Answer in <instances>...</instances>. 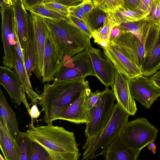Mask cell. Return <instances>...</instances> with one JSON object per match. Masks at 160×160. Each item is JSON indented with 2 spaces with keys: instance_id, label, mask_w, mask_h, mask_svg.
Returning a JSON list of instances; mask_svg holds the SVG:
<instances>
[{
  "instance_id": "obj_1",
  "label": "cell",
  "mask_w": 160,
  "mask_h": 160,
  "mask_svg": "<svg viewBox=\"0 0 160 160\" xmlns=\"http://www.w3.org/2000/svg\"><path fill=\"white\" fill-rule=\"evenodd\" d=\"M89 88L84 78L53 81L52 84L44 85L43 91L38 102L44 112L43 120L52 124L55 118L78 99L85 89Z\"/></svg>"
},
{
  "instance_id": "obj_2",
  "label": "cell",
  "mask_w": 160,
  "mask_h": 160,
  "mask_svg": "<svg viewBox=\"0 0 160 160\" xmlns=\"http://www.w3.org/2000/svg\"><path fill=\"white\" fill-rule=\"evenodd\" d=\"M32 141L43 147L52 160H78L80 155L74 133L52 124L29 128Z\"/></svg>"
},
{
  "instance_id": "obj_3",
  "label": "cell",
  "mask_w": 160,
  "mask_h": 160,
  "mask_svg": "<svg viewBox=\"0 0 160 160\" xmlns=\"http://www.w3.org/2000/svg\"><path fill=\"white\" fill-rule=\"evenodd\" d=\"M41 17L48 32L60 62L66 57H72L86 50L91 44V38L68 18L57 20Z\"/></svg>"
},
{
  "instance_id": "obj_4",
  "label": "cell",
  "mask_w": 160,
  "mask_h": 160,
  "mask_svg": "<svg viewBox=\"0 0 160 160\" xmlns=\"http://www.w3.org/2000/svg\"><path fill=\"white\" fill-rule=\"evenodd\" d=\"M116 99L112 91L107 88L89 110L85 132L87 139L83 149L85 150L95 141L106 127L112 114Z\"/></svg>"
},
{
  "instance_id": "obj_5",
  "label": "cell",
  "mask_w": 160,
  "mask_h": 160,
  "mask_svg": "<svg viewBox=\"0 0 160 160\" xmlns=\"http://www.w3.org/2000/svg\"><path fill=\"white\" fill-rule=\"evenodd\" d=\"M119 104H115L112 114L105 128L98 138L85 150L82 160H89L94 158L95 152L98 149L101 152L98 155L105 156L109 144L119 136L125 126L128 122L130 116Z\"/></svg>"
},
{
  "instance_id": "obj_6",
  "label": "cell",
  "mask_w": 160,
  "mask_h": 160,
  "mask_svg": "<svg viewBox=\"0 0 160 160\" xmlns=\"http://www.w3.org/2000/svg\"><path fill=\"white\" fill-rule=\"evenodd\" d=\"M14 0H1V37L4 52L3 66L12 69L14 67V52L17 35L13 8Z\"/></svg>"
},
{
  "instance_id": "obj_7",
  "label": "cell",
  "mask_w": 160,
  "mask_h": 160,
  "mask_svg": "<svg viewBox=\"0 0 160 160\" xmlns=\"http://www.w3.org/2000/svg\"><path fill=\"white\" fill-rule=\"evenodd\" d=\"M158 130L147 119L138 118L128 122L120 134L122 141L129 147L141 150L154 142Z\"/></svg>"
},
{
  "instance_id": "obj_8",
  "label": "cell",
  "mask_w": 160,
  "mask_h": 160,
  "mask_svg": "<svg viewBox=\"0 0 160 160\" xmlns=\"http://www.w3.org/2000/svg\"><path fill=\"white\" fill-rule=\"evenodd\" d=\"M61 66L54 81H62L95 76L88 51L84 50L72 57H66L61 62Z\"/></svg>"
},
{
  "instance_id": "obj_9",
  "label": "cell",
  "mask_w": 160,
  "mask_h": 160,
  "mask_svg": "<svg viewBox=\"0 0 160 160\" xmlns=\"http://www.w3.org/2000/svg\"><path fill=\"white\" fill-rule=\"evenodd\" d=\"M129 88L133 98L147 109L160 97V88L150 77L140 75L130 78Z\"/></svg>"
},
{
  "instance_id": "obj_10",
  "label": "cell",
  "mask_w": 160,
  "mask_h": 160,
  "mask_svg": "<svg viewBox=\"0 0 160 160\" xmlns=\"http://www.w3.org/2000/svg\"><path fill=\"white\" fill-rule=\"evenodd\" d=\"M111 43L140 71L144 49L142 43L136 36L129 31L121 32Z\"/></svg>"
},
{
  "instance_id": "obj_11",
  "label": "cell",
  "mask_w": 160,
  "mask_h": 160,
  "mask_svg": "<svg viewBox=\"0 0 160 160\" xmlns=\"http://www.w3.org/2000/svg\"><path fill=\"white\" fill-rule=\"evenodd\" d=\"M92 61L95 76L107 88L113 87L116 69L108 58L100 49L90 45L86 49Z\"/></svg>"
},
{
  "instance_id": "obj_12",
  "label": "cell",
  "mask_w": 160,
  "mask_h": 160,
  "mask_svg": "<svg viewBox=\"0 0 160 160\" xmlns=\"http://www.w3.org/2000/svg\"><path fill=\"white\" fill-rule=\"evenodd\" d=\"M0 84L5 89L12 102L19 106L22 102L29 112L30 108L25 96V90L14 70L0 66Z\"/></svg>"
},
{
  "instance_id": "obj_13",
  "label": "cell",
  "mask_w": 160,
  "mask_h": 160,
  "mask_svg": "<svg viewBox=\"0 0 160 160\" xmlns=\"http://www.w3.org/2000/svg\"><path fill=\"white\" fill-rule=\"evenodd\" d=\"M91 92L90 88L85 89L78 99L57 116L55 120H65L77 124L86 123L89 111L87 100Z\"/></svg>"
},
{
  "instance_id": "obj_14",
  "label": "cell",
  "mask_w": 160,
  "mask_h": 160,
  "mask_svg": "<svg viewBox=\"0 0 160 160\" xmlns=\"http://www.w3.org/2000/svg\"><path fill=\"white\" fill-rule=\"evenodd\" d=\"M130 78L116 70L112 90L117 103L130 115H134L137 109L130 89Z\"/></svg>"
},
{
  "instance_id": "obj_15",
  "label": "cell",
  "mask_w": 160,
  "mask_h": 160,
  "mask_svg": "<svg viewBox=\"0 0 160 160\" xmlns=\"http://www.w3.org/2000/svg\"><path fill=\"white\" fill-rule=\"evenodd\" d=\"M46 26V25H45ZM43 68L40 79L43 82L54 81L61 66L47 29Z\"/></svg>"
},
{
  "instance_id": "obj_16",
  "label": "cell",
  "mask_w": 160,
  "mask_h": 160,
  "mask_svg": "<svg viewBox=\"0 0 160 160\" xmlns=\"http://www.w3.org/2000/svg\"><path fill=\"white\" fill-rule=\"evenodd\" d=\"M13 6L17 36L25 62L27 57V36L30 15L27 12L22 0H14Z\"/></svg>"
},
{
  "instance_id": "obj_17",
  "label": "cell",
  "mask_w": 160,
  "mask_h": 160,
  "mask_svg": "<svg viewBox=\"0 0 160 160\" xmlns=\"http://www.w3.org/2000/svg\"><path fill=\"white\" fill-rule=\"evenodd\" d=\"M102 48L118 71L130 79L141 75L138 67L111 43L109 42L107 47Z\"/></svg>"
},
{
  "instance_id": "obj_18",
  "label": "cell",
  "mask_w": 160,
  "mask_h": 160,
  "mask_svg": "<svg viewBox=\"0 0 160 160\" xmlns=\"http://www.w3.org/2000/svg\"><path fill=\"white\" fill-rule=\"evenodd\" d=\"M30 15L33 26L36 51V69L34 73L40 79L43 65L46 28L41 17L32 13Z\"/></svg>"
},
{
  "instance_id": "obj_19",
  "label": "cell",
  "mask_w": 160,
  "mask_h": 160,
  "mask_svg": "<svg viewBox=\"0 0 160 160\" xmlns=\"http://www.w3.org/2000/svg\"><path fill=\"white\" fill-rule=\"evenodd\" d=\"M141 151L128 146L120 135L108 147L105 156L106 160H137Z\"/></svg>"
},
{
  "instance_id": "obj_20",
  "label": "cell",
  "mask_w": 160,
  "mask_h": 160,
  "mask_svg": "<svg viewBox=\"0 0 160 160\" xmlns=\"http://www.w3.org/2000/svg\"><path fill=\"white\" fill-rule=\"evenodd\" d=\"M160 69V29L154 42L143 57L140 71L141 75L149 77Z\"/></svg>"
},
{
  "instance_id": "obj_21",
  "label": "cell",
  "mask_w": 160,
  "mask_h": 160,
  "mask_svg": "<svg viewBox=\"0 0 160 160\" xmlns=\"http://www.w3.org/2000/svg\"><path fill=\"white\" fill-rule=\"evenodd\" d=\"M0 146L6 160H19L18 147L16 141L1 119Z\"/></svg>"
},
{
  "instance_id": "obj_22",
  "label": "cell",
  "mask_w": 160,
  "mask_h": 160,
  "mask_svg": "<svg viewBox=\"0 0 160 160\" xmlns=\"http://www.w3.org/2000/svg\"><path fill=\"white\" fill-rule=\"evenodd\" d=\"M0 119L15 139L20 132L15 113L9 105L2 89L0 88Z\"/></svg>"
},
{
  "instance_id": "obj_23",
  "label": "cell",
  "mask_w": 160,
  "mask_h": 160,
  "mask_svg": "<svg viewBox=\"0 0 160 160\" xmlns=\"http://www.w3.org/2000/svg\"><path fill=\"white\" fill-rule=\"evenodd\" d=\"M14 57V70L19 77L28 99L31 101L30 105L37 104L40 99V96L33 89L30 79L26 72L23 63L18 56L16 49L15 51Z\"/></svg>"
},
{
  "instance_id": "obj_24",
  "label": "cell",
  "mask_w": 160,
  "mask_h": 160,
  "mask_svg": "<svg viewBox=\"0 0 160 160\" xmlns=\"http://www.w3.org/2000/svg\"><path fill=\"white\" fill-rule=\"evenodd\" d=\"M27 57L25 62V71L30 79L32 72L36 69V51L32 19H30L27 36Z\"/></svg>"
},
{
  "instance_id": "obj_25",
  "label": "cell",
  "mask_w": 160,
  "mask_h": 160,
  "mask_svg": "<svg viewBox=\"0 0 160 160\" xmlns=\"http://www.w3.org/2000/svg\"><path fill=\"white\" fill-rule=\"evenodd\" d=\"M22 2L25 9L30 13L54 20H63L68 18L46 8L42 4V0H23Z\"/></svg>"
},
{
  "instance_id": "obj_26",
  "label": "cell",
  "mask_w": 160,
  "mask_h": 160,
  "mask_svg": "<svg viewBox=\"0 0 160 160\" xmlns=\"http://www.w3.org/2000/svg\"><path fill=\"white\" fill-rule=\"evenodd\" d=\"M107 15V13L95 7L85 14L84 22L92 33L103 26Z\"/></svg>"
},
{
  "instance_id": "obj_27",
  "label": "cell",
  "mask_w": 160,
  "mask_h": 160,
  "mask_svg": "<svg viewBox=\"0 0 160 160\" xmlns=\"http://www.w3.org/2000/svg\"><path fill=\"white\" fill-rule=\"evenodd\" d=\"M111 13L117 26L123 23L133 22L140 21L146 16V12L140 10L122 11L119 9Z\"/></svg>"
},
{
  "instance_id": "obj_28",
  "label": "cell",
  "mask_w": 160,
  "mask_h": 160,
  "mask_svg": "<svg viewBox=\"0 0 160 160\" xmlns=\"http://www.w3.org/2000/svg\"><path fill=\"white\" fill-rule=\"evenodd\" d=\"M107 13L103 26L92 33L94 42L98 44L101 42L109 43L111 31L114 26H117L111 13Z\"/></svg>"
},
{
  "instance_id": "obj_29",
  "label": "cell",
  "mask_w": 160,
  "mask_h": 160,
  "mask_svg": "<svg viewBox=\"0 0 160 160\" xmlns=\"http://www.w3.org/2000/svg\"><path fill=\"white\" fill-rule=\"evenodd\" d=\"M15 140L18 147L19 160H31V140L28 133L20 131Z\"/></svg>"
},
{
  "instance_id": "obj_30",
  "label": "cell",
  "mask_w": 160,
  "mask_h": 160,
  "mask_svg": "<svg viewBox=\"0 0 160 160\" xmlns=\"http://www.w3.org/2000/svg\"><path fill=\"white\" fill-rule=\"evenodd\" d=\"M95 7H98L106 12H113L122 7L123 0H94Z\"/></svg>"
},
{
  "instance_id": "obj_31",
  "label": "cell",
  "mask_w": 160,
  "mask_h": 160,
  "mask_svg": "<svg viewBox=\"0 0 160 160\" xmlns=\"http://www.w3.org/2000/svg\"><path fill=\"white\" fill-rule=\"evenodd\" d=\"M145 18L160 27V0H153Z\"/></svg>"
},
{
  "instance_id": "obj_32",
  "label": "cell",
  "mask_w": 160,
  "mask_h": 160,
  "mask_svg": "<svg viewBox=\"0 0 160 160\" xmlns=\"http://www.w3.org/2000/svg\"><path fill=\"white\" fill-rule=\"evenodd\" d=\"M50 159L48 153L43 147L31 141V160H48Z\"/></svg>"
},
{
  "instance_id": "obj_33",
  "label": "cell",
  "mask_w": 160,
  "mask_h": 160,
  "mask_svg": "<svg viewBox=\"0 0 160 160\" xmlns=\"http://www.w3.org/2000/svg\"><path fill=\"white\" fill-rule=\"evenodd\" d=\"M42 4L47 9L68 17V7L58 2L56 0H42Z\"/></svg>"
},
{
  "instance_id": "obj_34",
  "label": "cell",
  "mask_w": 160,
  "mask_h": 160,
  "mask_svg": "<svg viewBox=\"0 0 160 160\" xmlns=\"http://www.w3.org/2000/svg\"><path fill=\"white\" fill-rule=\"evenodd\" d=\"M68 18L77 26L80 28L86 34L92 37V33L83 21L74 16L68 15Z\"/></svg>"
},
{
  "instance_id": "obj_35",
  "label": "cell",
  "mask_w": 160,
  "mask_h": 160,
  "mask_svg": "<svg viewBox=\"0 0 160 160\" xmlns=\"http://www.w3.org/2000/svg\"><path fill=\"white\" fill-rule=\"evenodd\" d=\"M140 0H123L122 7L119 8L121 10L129 11L139 10Z\"/></svg>"
},
{
  "instance_id": "obj_36",
  "label": "cell",
  "mask_w": 160,
  "mask_h": 160,
  "mask_svg": "<svg viewBox=\"0 0 160 160\" xmlns=\"http://www.w3.org/2000/svg\"><path fill=\"white\" fill-rule=\"evenodd\" d=\"M80 5L68 8V15L74 16L84 21L86 14L82 9Z\"/></svg>"
},
{
  "instance_id": "obj_37",
  "label": "cell",
  "mask_w": 160,
  "mask_h": 160,
  "mask_svg": "<svg viewBox=\"0 0 160 160\" xmlns=\"http://www.w3.org/2000/svg\"><path fill=\"white\" fill-rule=\"evenodd\" d=\"M102 92L97 90L94 92H91L87 100V106L89 110L97 102Z\"/></svg>"
},
{
  "instance_id": "obj_38",
  "label": "cell",
  "mask_w": 160,
  "mask_h": 160,
  "mask_svg": "<svg viewBox=\"0 0 160 160\" xmlns=\"http://www.w3.org/2000/svg\"><path fill=\"white\" fill-rule=\"evenodd\" d=\"M28 113L31 119L30 128H33L34 127L33 125L34 119L38 118L40 114V112L38 110L37 104L32 105V106L30 108Z\"/></svg>"
},
{
  "instance_id": "obj_39",
  "label": "cell",
  "mask_w": 160,
  "mask_h": 160,
  "mask_svg": "<svg viewBox=\"0 0 160 160\" xmlns=\"http://www.w3.org/2000/svg\"><path fill=\"white\" fill-rule=\"evenodd\" d=\"M80 5L82 9L86 14L90 12L95 7L92 1L91 0H84Z\"/></svg>"
},
{
  "instance_id": "obj_40",
  "label": "cell",
  "mask_w": 160,
  "mask_h": 160,
  "mask_svg": "<svg viewBox=\"0 0 160 160\" xmlns=\"http://www.w3.org/2000/svg\"><path fill=\"white\" fill-rule=\"evenodd\" d=\"M62 5L68 8L75 6L81 4L84 0H56Z\"/></svg>"
},
{
  "instance_id": "obj_41",
  "label": "cell",
  "mask_w": 160,
  "mask_h": 160,
  "mask_svg": "<svg viewBox=\"0 0 160 160\" xmlns=\"http://www.w3.org/2000/svg\"><path fill=\"white\" fill-rule=\"evenodd\" d=\"M153 0H140L139 10L147 12Z\"/></svg>"
},
{
  "instance_id": "obj_42",
  "label": "cell",
  "mask_w": 160,
  "mask_h": 160,
  "mask_svg": "<svg viewBox=\"0 0 160 160\" xmlns=\"http://www.w3.org/2000/svg\"><path fill=\"white\" fill-rule=\"evenodd\" d=\"M121 32V31L118 27L117 26H114L112 29L111 32L109 42H112Z\"/></svg>"
},
{
  "instance_id": "obj_43",
  "label": "cell",
  "mask_w": 160,
  "mask_h": 160,
  "mask_svg": "<svg viewBox=\"0 0 160 160\" xmlns=\"http://www.w3.org/2000/svg\"><path fill=\"white\" fill-rule=\"evenodd\" d=\"M149 77L160 88V69L153 75Z\"/></svg>"
},
{
  "instance_id": "obj_44",
  "label": "cell",
  "mask_w": 160,
  "mask_h": 160,
  "mask_svg": "<svg viewBox=\"0 0 160 160\" xmlns=\"http://www.w3.org/2000/svg\"><path fill=\"white\" fill-rule=\"evenodd\" d=\"M148 148L153 153L155 154L156 150V146L154 142H152L148 145Z\"/></svg>"
},
{
  "instance_id": "obj_45",
  "label": "cell",
  "mask_w": 160,
  "mask_h": 160,
  "mask_svg": "<svg viewBox=\"0 0 160 160\" xmlns=\"http://www.w3.org/2000/svg\"><path fill=\"white\" fill-rule=\"evenodd\" d=\"M0 160H6L3 158L1 154H0Z\"/></svg>"
},
{
  "instance_id": "obj_46",
  "label": "cell",
  "mask_w": 160,
  "mask_h": 160,
  "mask_svg": "<svg viewBox=\"0 0 160 160\" xmlns=\"http://www.w3.org/2000/svg\"><path fill=\"white\" fill-rule=\"evenodd\" d=\"M52 160V159H49V160Z\"/></svg>"
}]
</instances>
